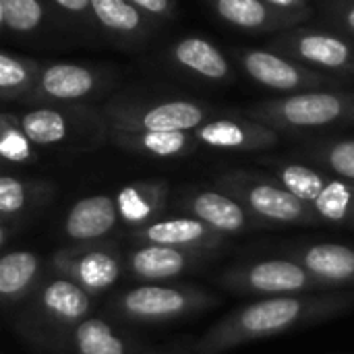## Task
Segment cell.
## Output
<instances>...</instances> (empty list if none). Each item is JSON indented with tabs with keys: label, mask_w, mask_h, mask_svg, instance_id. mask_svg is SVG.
I'll use <instances>...</instances> for the list:
<instances>
[{
	"label": "cell",
	"mask_w": 354,
	"mask_h": 354,
	"mask_svg": "<svg viewBox=\"0 0 354 354\" xmlns=\"http://www.w3.org/2000/svg\"><path fill=\"white\" fill-rule=\"evenodd\" d=\"M354 307V292L346 288L286 295V297H263L253 303L241 305L218 319L195 344L197 354H222L268 340L288 330L305 328L334 315L346 313Z\"/></svg>",
	"instance_id": "cell-1"
},
{
	"label": "cell",
	"mask_w": 354,
	"mask_h": 354,
	"mask_svg": "<svg viewBox=\"0 0 354 354\" xmlns=\"http://www.w3.org/2000/svg\"><path fill=\"white\" fill-rule=\"evenodd\" d=\"M276 133H309L354 122V91L309 89L263 100L245 110Z\"/></svg>",
	"instance_id": "cell-2"
},
{
	"label": "cell",
	"mask_w": 354,
	"mask_h": 354,
	"mask_svg": "<svg viewBox=\"0 0 354 354\" xmlns=\"http://www.w3.org/2000/svg\"><path fill=\"white\" fill-rule=\"evenodd\" d=\"M216 189L228 193L263 226H319L313 207L284 189L272 174L253 170H230L214 178Z\"/></svg>",
	"instance_id": "cell-3"
},
{
	"label": "cell",
	"mask_w": 354,
	"mask_h": 354,
	"mask_svg": "<svg viewBox=\"0 0 354 354\" xmlns=\"http://www.w3.org/2000/svg\"><path fill=\"white\" fill-rule=\"evenodd\" d=\"M218 305L220 297L201 286L145 282L120 292L112 301L110 311L131 324L160 326L214 309Z\"/></svg>",
	"instance_id": "cell-4"
},
{
	"label": "cell",
	"mask_w": 354,
	"mask_h": 354,
	"mask_svg": "<svg viewBox=\"0 0 354 354\" xmlns=\"http://www.w3.org/2000/svg\"><path fill=\"white\" fill-rule=\"evenodd\" d=\"M224 290L251 297H286L332 290L322 284L307 268L290 257L239 263L224 270L216 280ZM338 290V288H336Z\"/></svg>",
	"instance_id": "cell-5"
},
{
	"label": "cell",
	"mask_w": 354,
	"mask_h": 354,
	"mask_svg": "<svg viewBox=\"0 0 354 354\" xmlns=\"http://www.w3.org/2000/svg\"><path fill=\"white\" fill-rule=\"evenodd\" d=\"M232 58L253 83L280 93L334 89L338 85L334 75L305 66L272 48H236Z\"/></svg>",
	"instance_id": "cell-6"
},
{
	"label": "cell",
	"mask_w": 354,
	"mask_h": 354,
	"mask_svg": "<svg viewBox=\"0 0 354 354\" xmlns=\"http://www.w3.org/2000/svg\"><path fill=\"white\" fill-rule=\"evenodd\" d=\"M270 48L324 73L354 75V39L315 27H290L272 37Z\"/></svg>",
	"instance_id": "cell-7"
},
{
	"label": "cell",
	"mask_w": 354,
	"mask_h": 354,
	"mask_svg": "<svg viewBox=\"0 0 354 354\" xmlns=\"http://www.w3.org/2000/svg\"><path fill=\"white\" fill-rule=\"evenodd\" d=\"M214 116L207 104L172 97L164 102L116 104L106 110L108 131H193Z\"/></svg>",
	"instance_id": "cell-8"
},
{
	"label": "cell",
	"mask_w": 354,
	"mask_h": 354,
	"mask_svg": "<svg viewBox=\"0 0 354 354\" xmlns=\"http://www.w3.org/2000/svg\"><path fill=\"white\" fill-rule=\"evenodd\" d=\"M50 268L87 290L91 297L110 290L124 274V257L106 245L87 243L60 249L52 255Z\"/></svg>",
	"instance_id": "cell-9"
},
{
	"label": "cell",
	"mask_w": 354,
	"mask_h": 354,
	"mask_svg": "<svg viewBox=\"0 0 354 354\" xmlns=\"http://www.w3.org/2000/svg\"><path fill=\"white\" fill-rule=\"evenodd\" d=\"M33 297L35 319L56 334H68L77 324L89 317L93 301L87 290L64 276L41 278L37 288L29 295Z\"/></svg>",
	"instance_id": "cell-10"
},
{
	"label": "cell",
	"mask_w": 354,
	"mask_h": 354,
	"mask_svg": "<svg viewBox=\"0 0 354 354\" xmlns=\"http://www.w3.org/2000/svg\"><path fill=\"white\" fill-rule=\"evenodd\" d=\"M218 253L168 245H137L124 255V272L139 282H166L207 266Z\"/></svg>",
	"instance_id": "cell-11"
},
{
	"label": "cell",
	"mask_w": 354,
	"mask_h": 354,
	"mask_svg": "<svg viewBox=\"0 0 354 354\" xmlns=\"http://www.w3.org/2000/svg\"><path fill=\"white\" fill-rule=\"evenodd\" d=\"M199 147L214 151L259 153L278 145L280 133L245 116H212L193 129Z\"/></svg>",
	"instance_id": "cell-12"
},
{
	"label": "cell",
	"mask_w": 354,
	"mask_h": 354,
	"mask_svg": "<svg viewBox=\"0 0 354 354\" xmlns=\"http://www.w3.org/2000/svg\"><path fill=\"white\" fill-rule=\"evenodd\" d=\"M131 239L137 245H168L197 251H220L228 245V236L193 216L158 218L141 228H135Z\"/></svg>",
	"instance_id": "cell-13"
},
{
	"label": "cell",
	"mask_w": 354,
	"mask_h": 354,
	"mask_svg": "<svg viewBox=\"0 0 354 354\" xmlns=\"http://www.w3.org/2000/svg\"><path fill=\"white\" fill-rule=\"evenodd\" d=\"M216 15L230 27L245 33H278L297 25H303L311 10H284L263 0H209Z\"/></svg>",
	"instance_id": "cell-14"
},
{
	"label": "cell",
	"mask_w": 354,
	"mask_h": 354,
	"mask_svg": "<svg viewBox=\"0 0 354 354\" xmlns=\"http://www.w3.org/2000/svg\"><path fill=\"white\" fill-rule=\"evenodd\" d=\"M183 209L187 216H193L214 230L222 232L224 236L245 234L255 228H261L263 224L253 218L243 203H239L234 197L220 189H197L185 195Z\"/></svg>",
	"instance_id": "cell-15"
},
{
	"label": "cell",
	"mask_w": 354,
	"mask_h": 354,
	"mask_svg": "<svg viewBox=\"0 0 354 354\" xmlns=\"http://www.w3.org/2000/svg\"><path fill=\"white\" fill-rule=\"evenodd\" d=\"M100 87V75L75 62H54L41 66L35 87L29 93L31 102L37 104H68L91 95Z\"/></svg>",
	"instance_id": "cell-16"
},
{
	"label": "cell",
	"mask_w": 354,
	"mask_h": 354,
	"mask_svg": "<svg viewBox=\"0 0 354 354\" xmlns=\"http://www.w3.org/2000/svg\"><path fill=\"white\" fill-rule=\"evenodd\" d=\"M286 257L299 261L332 290L354 286V247L340 243H309L288 249Z\"/></svg>",
	"instance_id": "cell-17"
},
{
	"label": "cell",
	"mask_w": 354,
	"mask_h": 354,
	"mask_svg": "<svg viewBox=\"0 0 354 354\" xmlns=\"http://www.w3.org/2000/svg\"><path fill=\"white\" fill-rule=\"evenodd\" d=\"M116 199L110 195H89L73 203L62 222V234L75 245L100 243L118 226Z\"/></svg>",
	"instance_id": "cell-18"
},
{
	"label": "cell",
	"mask_w": 354,
	"mask_h": 354,
	"mask_svg": "<svg viewBox=\"0 0 354 354\" xmlns=\"http://www.w3.org/2000/svg\"><path fill=\"white\" fill-rule=\"evenodd\" d=\"M170 58L178 68L201 81L230 85L236 77L234 64L228 56L216 44L199 35H189L174 41L170 48Z\"/></svg>",
	"instance_id": "cell-19"
},
{
	"label": "cell",
	"mask_w": 354,
	"mask_h": 354,
	"mask_svg": "<svg viewBox=\"0 0 354 354\" xmlns=\"http://www.w3.org/2000/svg\"><path fill=\"white\" fill-rule=\"evenodd\" d=\"M170 185L166 180H135L116 193L118 218L129 228H141L158 220L168 203Z\"/></svg>",
	"instance_id": "cell-20"
},
{
	"label": "cell",
	"mask_w": 354,
	"mask_h": 354,
	"mask_svg": "<svg viewBox=\"0 0 354 354\" xmlns=\"http://www.w3.org/2000/svg\"><path fill=\"white\" fill-rule=\"evenodd\" d=\"M110 139L122 149L160 160L185 158L199 147L193 131H110Z\"/></svg>",
	"instance_id": "cell-21"
},
{
	"label": "cell",
	"mask_w": 354,
	"mask_h": 354,
	"mask_svg": "<svg viewBox=\"0 0 354 354\" xmlns=\"http://www.w3.org/2000/svg\"><path fill=\"white\" fill-rule=\"evenodd\" d=\"M44 261L37 253L17 249L0 255V303L15 305L27 299L41 282Z\"/></svg>",
	"instance_id": "cell-22"
},
{
	"label": "cell",
	"mask_w": 354,
	"mask_h": 354,
	"mask_svg": "<svg viewBox=\"0 0 354 354\" xmlns=\"http://www.w3.org/2000/svg\"><path fill=\"white\" fill-rule=\"evenodd\" d=\"M91 19L122 37H145L153 19L129 0H91Z\"/></svg>",
	"instance_id": "cell-23"
},
{
	"label": "cell",
	"mask_w": 354,
	"mask_h": 354,
	"mask_svg": "<svg viewBox=\"0 0 354 354\" xmlns=\"http://www.w3.org/2000/svg\"><path fill=\"white\" fill-rule=\"evenodd\" d=\"M66 342L75 354H133L129 340L100 317H85L73 328Z\"/></svg>",
	"instance_id": "cell-24"
},
{
	"label": "cell",
	"mask_w": 354,
	"mask_h": 354,
	"mask_svg": "<svg viewBox=\"0 0 354 354\" xmlns=\"http://www.w3.org/2000/svg\"><path fill=\"white\" fill-rule=\"evenodd\" d=\"M311 207L324 224L351 226L354 222V183L328 174Z\"/></svg>",
	"instance_id": "cell-25"
},
{
	"label": "cell",
	"mask_w": 354,
	"mask_h": 354,
	"mask_svg": "<svg viewBox=\"0 0 354 354\" xmlns=\"http://www.w3.org/2000/svg\"><path fill=\"white\" fill-rule=\"evenodd\" d=\"M19 118H21V127H23L25 135L37 147H50V145L64 143L73 133L71 116L52 106L33 108L25 114H19Z\"/></svg>",
	"instance_id": "cell-26"
},
{
	"label": "cell",
	"mask_w": 354,
	"mask_h": 354,
	"mask_svg": "<svg viewBox=\"0 0 354 354\" xmlns=\"http://www.w3.org/2000/svg\"><path fill=\"white\" fill-rule=\"evenodd\" d=\"M39 71V62L0 50V102L29 97Z\"/></svg>",
	"instance_id": "cell-27"
},
{
	"label": "cell",
	"mask_w": 354,
	"mask_h": 354,
	"mask_svg": "<svg viewBox=\"0 0 354 354\" xmlns=\"http://www.w3.org/2000/svg\"><path fill=\"white\" fill-rule=\"evenodd\" d=\"M303 156L319 170L354 183V139L315 141L303 149Z\"/></svg>",
	"instance_id": "cell-28"
},
{
	"label": "cell",
	"mask_w": 354,
	"mask_h": 354,
	"mask_svg": "<svg viewBox=\"0 0 354 354\" xmlns=\"http://www.w3.org/2000/svg\"><path fill=\"white\" fill-rule=\"evenodd\" d=\"M37 145L25 135L19 114H0V160L10 164H31L37 160Z\"/></svg>",
	"instance_id": "cell-29"
},
{
	"label": "cell",
	"mask_w": 354,
	"mask_h": 354,
	"mask_svg": "<svg viewBox=\"0 0 354 354\" xmlns=\"http://www.w3.org/2000/svg\"><path fill=\"white\" fill-rule=\"evenodd\" d=\"M2 8L4 29L10 33H31L46 19L41 0H2Z\"/></svg>",
	"instance_id": "cell-30"
},
{
	"label": "cell",
	"mask_w": 354,
	"mask_h": 354,
	"mask_svg": "<svg viewBox=\"0 0 354 354\" xmlns=\"http://www.w3.org/2000/svg\"><path fill=\"white\" fill-rule=\"evenodd\" d=\"M33 197V189L29 183L17 176L0 174V218L21 216Z\"/></svg>",
	"instance_id": "cell-31"
},
{
	"label": "cell",
	"mask_w": 354,
	"mask_h": 354,
	"mask_svg": "<svg viewBox=\"0 0 354 354\" xmlns=\"http://www.w3.org/2000/svg\"><path fill=\"white\" fill-rule=\"evenodd\" d=\"M328 19L338 25L344 35L354 39V0H344V2H334L328 6Z\"/></svg>",
	"instance_id": "cell-32"
},
{
	"label": "cell",
	"mask_w": 354,
	"mask_h": 354,
	"mask_svg": "<svg viewBox=\"0 0 354 354\" xmlns=\"http://www.w3.org/2000/svg\"><path fill=\"white\" fill-rule=\"evenodd\" d=\"M139 6L145 15L156 19H172L176 10V0H129Z\"/></svg>",
	"instance_id": "cell-33"
},
{
	"label": "cell",
	"mask_w": 354,
	"mask_h": 354,
	"mask_svg": "<svg viewBox=\"0 0 354 354\" xmlns=\"http://www.w3.org/2000/svg\"><path fill=\"white\" fill-rule=\"evenodd\" d=\"M62 10L77 17H91V0H52Z\"/></svg>",
	"instance_id": "cell-34"
},
{
	"label": "cell",
	"mask_w": 354,
	"mask_h": 354,
	"mask_svg": "<svg viewBox=\"0 0 354 354\" xmlns=\"http://www.w3.org/2000/svg\"><path fill=\"white\" fill-rule=\"evenodd\" d=\"M263 2L284 10H311L309 0H263Z\"/></svg>",
	"instance_id": "cell-35"
},
{
	"label": "cell",
	"mask_w": 354,
	"mask_h": 354,
	"mask_svg": "<svg viewBox=\"0 0 354 354\" xmlns=\"http://www.w3.org/2000/svg\"><path fill=\"white\" fill-rule=\"evenodd\" d=\"M6 245V228H4V224L0 222V249Z\"/></svg>",
	"instance_id": "cell-36"
},
{
	"label": "cell",
	"mask_w": 354,
	"mask_h": 354,
	"mask_svg": "<svg viewBox=\"0 0 354 354\" xmlns=\"http://www.w3.org/2000/svg\"><path fill=\"white\" fill-rule=\"evenodd\" d=\"M2 31H6V29H4V8H2V0H0V33Z\"/></svg>",
	"instance_id": "cell-37"
},
{
	"label": "cell",
	"mask_w": 354,
	"mask_h": 354,
	"mask_svg": "<svg viewBox=\"0 0 354 354\" xmlns=\"http://www.w3.org/2000/svg\"><path fill=\"white\" fill-rule=\"evenodd\" d=\"M351 228H353V230H354V222H353V224H351Z\"/></svg>",
	"instance_id": "cell-38"
},
{
	"label": "cell",
	"mask_w": 354,
	"mask_h": 354,
	"mask_svg": "<svg viewBox=\"0 0 354 354\" xmlns=\"http://www.w3.org/2000/svg\"><path fill=\"white\" fill-rule=\"evenodd\" d=\"M0 168H2V160H0Z\"/></svg>",
	"instance_id": "cell-39"
},
{
	"label": "cell",
	"mask_w": 354,
	"mask_h": 354,
	"mask_svg": "<svg viewBox=\"0 0 354 354\" xmlns=\"http://www.w3.org/2000/svg\"><path fill=\"white\" fill-rule=\"evenodd\" d=\"M338 2H344V0H338Z\"/></svg>",
	"instance_id": "cell-40"
}]
</instances>
